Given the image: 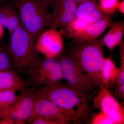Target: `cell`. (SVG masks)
Returning a JSON list of instances; mask_svg holds the SVG:
<instances>
[{
    "instance_id": "cell-6",
    "label": "cell",
    "mask_w": 124,
    "mask_h": 124,
    "mask_svg": "<svg viewBox=\"0 0 124 124\" xmlns=\"http://www.w3.org/2000/svg\"><path fill=\"white\" fill-rule=\"evenodd\" d=\"M57 60L66 83L78 91L91 96L98 88L69 54H59Z\"/></svg>"
},
{
    "instance_id": "cell-24",
    "label": "cell",
    "mask_w": 124,
    "mask_h": 124,
    "mask_svg": "<svg viewBox=\"0 0 124 124\" xmlns=\"http://www.w3.org/2000/svg\"><path fill=\"white\" fill-rule=\"evenodd\" d=\"M108 15L109 14L105 13L103 12L99 7L92 11L88 15L86 16L84 19L92 24L97 22Z\"/></svg>"
},
{
    "instance_id": "cell-16",
    "label": "cell",
    "mask_w": 124,
    "mask_h": 124,
    "mask_svg": "<svg viewBox=\"0 0 124 124\" xmlns=\"http://www.w3.org/2000/svg\"><path fill=\"white\" fill-rule=\"evenodd\" d=\"M119 71V68L116 67L111 57H105L100 73L102 84L107 87L115 84Z\"/></svg>"
},
{
    "instance_id": "cell-12",
    "label": "cell",
    "mask_w": 124,
    "mask_h": 124,
    "mask_svg": "<svg viewBox=\"0 0 124 124\" xmlns=\"http://www.w3.org/2000/svg\"><path fill=\"white\" fill-rule=\"evenodd\" d=\"M113 22L110 15L95 23L90 24L84 31L73 39L77 42L93 40L97 39Z\"/></svg>"
},
{
    "instance_id": "cell-18",
    "label": "cell",
    "mask_w": 124,
    "mask_h": 124,
    "mask_svg": "<svg viewBox=\"0 0 124 124\" xmlns=\"http://www.w3.org/2000/svg\"><path fill=\"white\" fill-rule=\"evenodd\" d=\"M18 96L16 94L15 91L13 90H0V119L14 103Z\"/></svg>"
},
{
    "instance_id": "cell-5",
    "label": "cell",
    "mask_w": 124,
    "mask_h": 124,
    "mask_svg": "<svg viewBox=\"0 0 124 124\" xmlns=\"http://www.w3.org/2000/svg\"><path fill=\"white\" fill-rule=\"evenodd\" d=\"M27 71L28 81L33 86L50 85L63 79L60 63L54 58L36 59Z\"/></svg>"
},
{
    "instance_id": "cell-3",
    "label": "cell",
    "mask_w": 124,
    "mask_h": 124,
    "mask_svg": "<svg viewBox=\"0 0 124 124\" xmlns=\"http://www.w3.org/2000/svg\"><path fill=\"white\" fill-rule=\"evenodd\" d=\"M9 35L7 51L12 63L20 71H27L36 59L35 41L21 24Z\"/></svg>"
},
{
    "instance_id": "cell-27",
    "label": "cell",
    "mask_w": 124,
    "mask_h": 124,
    "mask_svg": "<svg viewBox=\"0 0 124 124\" xmlns=\"http://www.w3.org/2000/svg\"><path fill=\"white\" fill-rule=\"evenodd\" d=\"M117 9L122 14L124 13V0L119 2Z\"/></svg>"
},
{
    "instance_id": "cell-23",
    "label": "cell",
    "mask_w": 124,
    "mask_h": 124,
    "mask_svg": "<svg viewBox=\"0 0 124 124\" xmlns=\"http://www.w3.org/2000/svg\"><path fill=\"white\" fill-rule=\"evenodd\" d=\"M118 45L119 47L120 65L119 73L115 85L116 86L124 83V44L122 41Z\"/></svg>"
},
{
    "instance_id": "cell-15",
    "label": "cell",
    "mask_w": 124,
    "mask_h": 124,
    "mask_svg": "<svg viewBox=\"0 0 124 124\" xmlns=\"http://www.w3.org/2000/svg\"><path fill=\"white\" fill-rule=\"evenodd\" d=\"M102 39L103 43L108 49H113L122 40L124 34V21L113 23Z\"/></svg>"
},
{
    "instance_id": "cell-8",
    "label": "cell",
    "mask_w": 124,
    "mask_h": 124,
    "mask_svg": "<svg viewBox=\"0 0 124 124\" xmlns=\"http://www.w3.org/2000/svg\"><path fill=\"white\" fill-rule=\"evenodd\" d=\"M36 95L29 88L23 90L17 99L1 116V119L9 117L15 124H23L32 116Z\"/></svg>"
},
{
    "instance_id": "cell-13",
    "label": "cell",
    "mask_w": 124,
    "mask_h": 124,
    "mask_svg": "<svg viewBox=\"0 0 124 124\" xmlns=\"http://www.w3.org/2000/svg\"><path fill=\"white\" fill-rule=\"evenodd\" d=\"M0 23L7 29L9 34L21 24L17 10L14 3L0 7Z\"/></svg>"
},
{
    "instance_id": "cell-2",
    "label": "cell",
    "mask_w": 124,
    "mask_h": 124,
    "mask_svg": "<svg viewBox=\"0 0 124 124\" xmlns=\"http://www.w3.org/2000/svg\"><path fill=\"white\" fill-rule=\"evenodd\" d=\"M102 39L69 44L68 53L98 88L102 84L100 73L105 57Z\"/></svg>"
},
{
    "instance_id": "cell-14",
    "label": "cell",
    "mask_w": 124,
    "mask_h": 124,
    "mask_svg": "<svg viewBox=\"0 0 124 124\" xmlns=\"http://www.w3.org/2000/svg\"><path fill=\"white\" fill-rule=\"evenodd\" d=\"M26 82L13 70H0V90L22 91Z\"/></svg>"
},
{
    "instance_id": "cell-26",
    "label": "cell",
    "mask_w": 124,
    "mask_h": 124,
    "mask_svg": "<svg viewBox=\"0 0 124 124\" xmlns=\"http://www.w3.org/2000/svg\"><path fill=\"white\" fill-rule=\"evenodd\" d=\"M45 8H47L49 7H53L57 0H36Z\"/></svg>"
},
{
    "instance_id": "cell-29",
    "label": "cell",
    "mask_w": 124,
    "mask_h": 124,
    "mask_svg": "<svg viewBox=\"0 0 124 124\" xmlns=\"http://www.w3.org/2000/svg\"><path fill=\"white\" fill-rule=\"evenodd\" d=\"M78 4H80V3H82V2H85V1H88L91 0H74Z\"/></svg>"
},
{
    "instance_id": "cell-4",
    "label": "cell",
    "mask_w": 124,
    "mask_h": 124,
    "mask_svg": "<svg viewBox=\"0 0 124 124\" xmlns=\"http://www.w3.org/2000/svg\"><path fill=\"white\" fill-rule=\"evenodd\" d=\"M20 23L35 42L38 36L49 27L50 14L36 0H14Z\"/></svg>"
},
{
    "instance_id": "cell-30",
    "label": "cell",
    "mask_w": 124,
    "mask_h": 124,
    "mask_svg": "<svg viewBox=\"0 0 124 124\" xmlns=\"http://www.w3.org/2000/svg\"><path fill=\"white\" fill-rule=\"evenodd\" d=\"M2 0H0V1H1Z\"/></svg>"
},
{
    "instance_id": "cell-21",
    "label": "cell",
    "mask_w": 124,
    "mask_h": 124,
    "mask_svg": "<svg viewBox=\"0 0 124 124\" xmlns=\"http://www.w3.org/2000/svg\"><path fill=\"white\" fill-rule=\"evenodd\" d=\"M13 69L8 51L0 46V70H13Z\"/></svg>"
},
{
    "instance_id": "cell-22",
    "label": "cell",
    "mask_w": 124,
    "mask_h": 124,
    "mask_svg": "<svg viewBox=\"0 0 124 124\" xmlns=\"http://www.w3.org/2000/svg\"><path fill=\"white\" fill-rule=\"evenodd\" d=\"M119 0H99L100 8L105 13L110 15L117 9Z\"/></svg>"
},
{
    "instance_id": "cell-20",
    "label": "cell",
    "mask_w": 124,
    "mask_h": 124,
    "mask_svg": "<svg viewBox=\"0 0 124 124\" xmlns=\"http://www.w3.org/2000/svg\"><path fill=\"white\" fill-rule=\"evenodd\" d=\"M90 124H116L115 122L108 116L101 111L93 112L88 122Z\"/></svg>"
},
{
    "instance_id": "cell-1",
    "label": "cell",
    "mask_w": 124,
    "mask_h": 124,
    "mask_svg": "<svg viewBox=\"0 0 124 124\" xmlns=\"http://www.w3.org/2000/svg\"><path fill=\"white\" fill-rule=\"evenodd\" d=\"M36 97L48 99L62 109L75 124H88L93 113L90 95L59 82L41 86L34 93Z\"/></svg>"
},
{
    "instance_id": "cell-19",
    "label": "cell",
    "mask_w": 124,
    "mask_h": 124,
    "mask_svg": "<svg viewBox=\"0 0 124 124\" xmlns=\"http://www.w3.org/2000/svg\"><path fill=\"white\" fill-rule=\"evenodd\" d=\"M99 7V3L94 0L80 3L78 5L76 10L75 17L84 18Z\"/></svg>"
},
{
    "instance_id": "cell-7",
    "label": "cell",
    "mask_w": 124,
    "mask_h": 124,
    "mask_svg": "<svg viewBox=\"0 0 124 124\" xmlns=\"http://www.w3.org/2000/svg\"><path fill=\"white\" fill-rule=\"evenodd\" d=\"M97 94L92 98L93 107L101 111L113 120L116 124H124V108L103 84L99 86Z\"/></svg>"
},
{
    "instance_id": "cell-28",
    "label": "cell",
    "mask_w": 124,
    "mask_h": 124,
    "mask_svg": "<svg viewBox=\"0 0 124 124\" xmlns=\"http://www.w3.org/2000/svg\"><path fill=\"white\" fill-rule=\"evenodd\" d=\"M5 27L3 25L0 23V39L2 38L4 32Z\"/></svg>"
},
{
    "instance_id": "cell-11",
    "label": "cell",
    "mask_w": 124,
    "mask_h": 124,
    "mask_svg": "<svg viewBox=\"0 0 124 124\" xmlns=\"http://www.w3.org/2000/svg\"><path fill=\"white\" fill-rule=\"evenodd\" d=\"M78 4L74 0H57L50 14L49 27L62 29L75 17Z\"/></svg>"
},
{
    "instance_id": "cell-17",
    "label": "cell",
    "mask_w": 124,
    "mask_h": 124,
    "mask_svg": "<svg viewBox=\"0 0 124 124\" xmlns=\"http://www.w3.org/2000/svg\"><path fill=\"white\" fill-rule=\"evenodd\" d=\"M90 24L84 19L75 17L60 31L62 35L73 39L84 31Z\"/></svg>"
},
{
    "instance_id": "cell-9",
    "label": "cell",
    "mask_w": 124,
    "mask_h": 124,
    "mask_svg": "<svg viewBox=\"0 0 124 124\" xmlns=\"http://www.w3.org/2000/svg\"><path fill=\"white\" fill-rule=\"evenodd\" d=\"M35 42L36 51L45 58L57 57L61 54L63 48L62 32L54 28L43 31L38 36Z\"/></svg>"
},
{
    "instance_id": "cell-25",
    "label": "cell",
    "mask_w": 124,
    "mask_h": 124,
    "mask_svg": "<svg viewBox=\"0 0 124 124\" xmlns=\"http://www.w3.org/2000/svg\"><path fill=\"white\" fill-rule=\"evenodd\" d=\"M114 93V96L124 100V83L116 86V89Z\"/></svg>"
},
{
    "instance_id": "cell-10",
    "label": "cell",
    "mask_w": 124,
    "mask_h": 124,
    "mask_svg": "<svg viewBox=\"0 0 124 124\" xmlns=\"http://www.w3.org/2000/svg\"><path fill=\"white\" fill-rule=\"evenodd\" d=\"M33 115L44 117L54 124L73 123L68 114L53 102L48 99L36 96Z\"/></svg>"
}]
</instances>
